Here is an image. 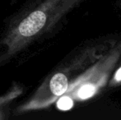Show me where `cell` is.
<instances>
[{
  "instance_id": "cell-1",
  "label": "cell",
  "mask_w": 121,
  "mask_h": 120,
  "mask_svg": "<svg viewBox=\"0 0 121 120\" xmlns=\"http://www.w3.org/2000/svg\"><path fill=\"white\" fill-rule=\"evenodd\" d=\"M68 78L64 73H56L50 78L48 82V89L50 94L59 96L65 93L68 89Z\"/></svg>"
},
{
  "instance_id": "cell-2",
  "label": "cell",
  "mask_w": 121,
  "mask_h": 120,
  "mask_svg": "<svg viewBox=\"0 0 121 120\" xmlns=\"http://www.w3.org/2000/svg\"><path fill=\"white\" fill-rule=\"evenodd\" d=\"M95 92V87L92 85H85L82 87H81L79 91H78V96L81 99H87V98L91 97L93 95Z\"/></svg>"
},
{
  "instance_id": "cell-3",
  "label": "cell",
  "mask_w": 121,
  "mask_h": 120,
  "mask_svg": "<svg viewBox=\"0 0 121 120\" xmlns=\"http://www.w3.org/2000/svg\"><path fill=\"white\" fill-rule=\"evenodd\" d=\"M73 102L69 96H64L60 98L58 101V108L62 110H69L73 107Z\"/></svg>"
},
{
  "instance_id": "cell-4",
  "label": "cell",
  "mask_w": 121,
  "mask_h": 120,
  "mask_svg": "<svg viewBox=\"0 0 121 120\" xmlns=\"http://www.w3.org/2000/svg\"><path fill=\"white\" fill-rule=\"evenodd\" d=\"M115 78L117 81H121V67L118 70V72H116V75H115Z\"/></svg>"
}]
</instances>
